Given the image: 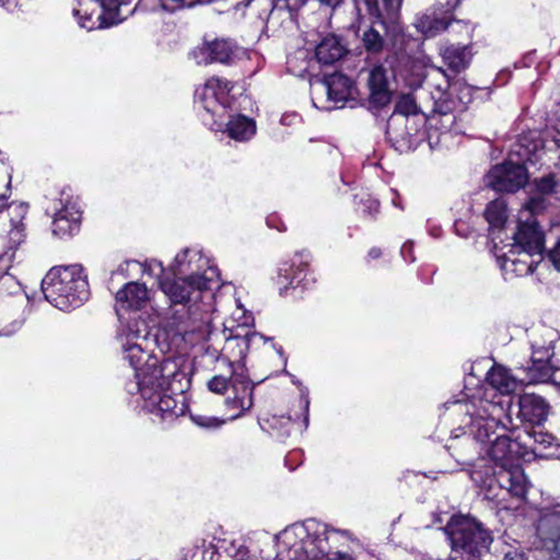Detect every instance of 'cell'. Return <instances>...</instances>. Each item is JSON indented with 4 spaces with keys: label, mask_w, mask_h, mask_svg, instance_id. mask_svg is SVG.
<instances>
[{
    "label": "cell",
    "mask_w": 560,
    "mask_h": 560,
    "mask_svg": "<svg viewBox=\"0 0 560 560\" xmlns=\"http://www.w3.org/2000/svg\"><path fill=\"white\" fill-rule=\"evenodd\" d=\"M212 271L211 261L202 249L188 247L182 251L176 262V279L172 282L176 286H171L176 301L184 304L190 298L192 290L204 292L209 289Z\"/></svg>",
    "instance_id": "277c9868"
},
{
    "label": "cell",
    "mask_w": 560,
    "mask_h": 560,
    "mask_svg": "<svg viewBox=\"0 0 560 560\" xmlns=\"http://www.w3.org/2000/svg\"><path fill=\"white\" fill-rule=\"evenodd\" d=\"M484 218L493 229H504L509 220L508 202L502 197L489 202L485 208Z\"/></svg>",
    "instance_id": "9a60e30c"
},
{
    "label": "cell",
    "mask_w": 560,
    "mask_h": 560,
    "mask_svg": "<svg viewBox=\"0 0 560 560\" xmlns=\"http://www.w3.org/2000/svg\"><path fill=\"white\" fill-rule=\"evenodd\" d=\"M553 367L545 361H538L528 370V377L530 382H545L553 375Z\"/></svg>",
    "instance_id": "ffe728a7"
},
{
    "label": "cell",
    "mask_w": 560,
    "mask_h": 560,
    "mask_svg": "<svg viewBox=\"0 0 560 560\" xmlns=\"http://www.w3.org/2000/svg\"><path fill=\"white\" fill-rule=\"evenodd\" d=\"M549 404L536 394H524L520 398V416L528 424H540L547 419Z\"/></svg>",
    "instance_id": "30bf717a"
},
{
    "label": "cell",
    "mask_w": 560,
    "mask_h": 560,
    "mask_svg": "<svg viewBox=\"0 0 560 560\" xmlns=\"http://www.w3.org/2000/svg\"><path fill=\"white\" fill-rule=\"evenodd\" d=\"M326 84L328 86V96L334 102H341L349 99L353 90V82L349 77L336 72L326 77Z\"/></svg>",
    "instance_id": "2e32d148"
},
{
    "label": "cell",
    "mask_w": 560,
    "mask_h": 560,
    "mask_svg": "<svg viewBox=\"0 0 560 560\" xmlns=\"http://www.w3.org/2000/svg\"><path fill=\"white\" fill-rule=\"evenodd\" d=\"M137 1H78L74 4L77 22L86 30L113 27L133 15Z\"/></svg>",
    "instance_id": "52a82bcc"
},
{
    "label": "cell",
    "mask_w": 560,
    "mask_h": 560,
    "mask_svg": "<svg viewBox=\"0 0 560 560\" xmlns=\"http://www.w3.org/2000/svg\"><path fill=\"white\" fill-rule=\"evenodd\" d=\"M363 43L369 52L380 53L383 50V39L375 29H370L363 34Z\"/></svg>",
    "instance_id": "44dd1931"
},
{
    "label": "cell",
    "mask_w": 560,
    "mask_h": 560,
    "mask_svg": "<svg viewBox=\"0 0 560 560\" xmlns=\"http://www.w3.org/2000/svg\"><path fill=\"white\" fill-rule=\"evenodd\" d=\"M528 481L520 465L510 469V491L516 496L526 498L528 494Z\"/></svg>",
    "instance_id": "d6986e66"
},
{
    "label": "cell",
    "mask_w": 560,
    "mask_h": 560,
    "mask_svg": "<svg viewBox=\"0 0 560 560\" xmlns=\"http://www.w3.org/2000/svg\"><path fill=\"white\" fill-rule=\"evenodd\" d=\"M487 382L496 389L502 395L512 394L516 391V379L511 375L508 369L504 368V365L494 363L489 370L486 378Z\"/></svg>",
    "instance_id": "5bb4252c"
},
{
    "label": "cell",
    "mask_w": 560,
    "mask_h": 560,
    "mask_svg": "<svg viewBox=\"0 0 560 560\" xmlns=\"http://www.w3.org/2000/svg\"><path fill=\"white\" fill-rule=\"evenodd\" d=\"M331 560H353V558H351V556L339 555Z\"/></svg>",
    "instance_id": "d4e9b609"
},
{
    "label": "cell",
    "mask_w": 560,
    "mask_h": 560,
    "mask_svg": "<svg viewBox=\"0 0 560 560\" xmlns=\"http://www.w3.org/2000/svg\"><path fill=\"white\" fill-rule=\"evenodd\" d=\"M448 25H449V18L447 15H440L436 11L432 13H424V17L417 18L418 30L422 34H436L440 31H443Z\"/></svg>",
    "instance_id": "e0dca14e"
},
{
    "label": "cell",
    "mask_w": 560,
    "mask_h": 560,
    "mask_svg": "<svg viewBox=\"0 0 560 560\" xmlns=\"http://www.w3.org/2000/svg\"><path fill=\"white\" fill-rule=\"evenodd\" d=\"M45 298L65 313L88 302L91 294L86 268L82 265H63L51 269L43 282Z\"/></svg>",
    "instance_id": "3957f363"
},
{
    "label": "cell",
    "mask_w": 560,
    "mask_h": 560,
    "mask_svg": "<svg viewBox=\"0 0 560 560\" xmlns=\"http://www.w3.org/2000/svg\"><path fill=\"white\" fill-rule=\"evenodd\" d=\"M370 96L369 101L375 109H384L392 99V92L389 86L388 78L382 66H377L371 72L369 79Z\"/></svg>",
    "instance_id": "8fae6325"
},
{
    "label": "cell",
    "mask_w": 560,
    "mask_h": 560,
    "mask_svg": "<svg viewBox=\"0 0 560 560\" xmlns=\"http://www.w3.org/2000/svg\"><path fill=\"white\" fill-rule=\"evenodd\" d=\"M557 185V178H556V176H553V174H550V176H544V178L536 181L535 190L536 193H538L540 195H542L544 197V196L553 194V193L555 192Z\"/></svg>",
    "instance_id": "7402d4cb"
},
{
    "label": "cell",
    "mask_w": 560,
    "mask_h": 560,
    "mask_svg": "<svg viewBox=\"0 0 560 560\" xmlns=\"http://www.w3.org/2000/svg\"><path fill=\"white\" fill-rule=\"evenodd\" d=\"M442 58L444 63L455 70V72H461L464 70L467 62V47L462 46H448L443 48L441 53Z\"/></svg>",
    "instance_id": "ac0fdd59"
},
{
    "label": "cell",
    "mask_w": 560,
    "mask_h": 560,
    "mask_svg": "<svg viewBox=\"0 0 560 560\" xmlns=\"http://www.w3.org/2000/svg\"><path fill=\"white\" fill-rule=\"evenodd\" d=\"M251 102L245 88L221 77L204 80L194 92L198 119L219 141L227 143H249L256 136Z\"/></svg>",
    "instance_id": "6da1fadb"
},
{
    "label": "cell",
    "mask_w": 560,
    "mask_h": 560,
    "mask_svg": "<svg viewBox=\"0 0 560 560\" xmlns=\"http://www.w3.org/2000/svg\"><path fill=\"white\" fill-rule=\"evenodd\" d=\"M84 204L82 195L70 185L57 190L47 207L51 229L55 237L70 240L76 237L84 220Z\"/></svg>",
    "instance_id": "5b68a950"
},
{
    "label": "cell",
    "mask_w": 560,
    "mask_h": 560,
    "mask_svg": "<svg viewBox=\"0 0 560 560\" xmlns=\"http://www.w3.org/2000/svg\"><path fill=\"white\" fill-rule=\"evenodd\" d=\"M524 207H526V211L530 212V215H540V212H543V210L545 209V200H544V197H542V196L530 198V200L526 202Z\"/></svg>",
    "instance_id": "603a6c76"
},
{
    "label": "cell",
    "mask_w": 560,
    "mask_h": 560,
    "mask_svg": "<svg viewBox=\"0 0 560 560\" xmlns=\"http://www.w3.org/2000/svg\"><path fill=\"white\" fill-rule=\"evenodd\" d=\"M486 182L495 192L516 194L528 185L530 174L526 167L512 161H504L489 170Z\"/></svg>",
    "instance_id": "ba28073f"
},
{
    "label": "cell",
    "mask_w": 560,
    "mask_h": 560,
    "mask_svg": "<svg viewBox=\"0 0 560 560\" xmlns=\"http://www.w3.org/2000/svg\"><path fill=\"white\" fill-rule=\"evenodd\" d=\"M550 261L557 271H560V241L549 252Z\"/></svg>",
    "instance_id": "cb8c5ba5"
},
{
    "label": "cell",
    "mask_w": 560,
    "mask_h": 560,
    "mask_svg": "<svg viewBox=\"0 0 560 560\" xmlns=\"http://www.w3.org/2000/svg\"><path fill=\"white\" fill-rule=\"evenodd\" d=\"M514 243L530 255L543 254L545 249V233L536 221H522L516 227Z\"/></svg>",
    "instance_id": "9c48e42d"
},
{
    "label": "cell",
    "mask_w": 560,
    "mask_h": 560,
    "mask_svg": "<svg viewBox=\"0 0 560 560\" xmlns=\"http://www.w3.org/2000/svg\"><path fill=\"white\" fill-rule=\"evenodd\" d=\"M349 51L341 44L339 37L334 34L324 37L323 41L316 47L315 55L318 62L322 64H334L339 62Z\"/></svg>",
    "instance_id": "4fadbf2b"
},
{
    "label": "cell",
    "mask_w": 560,
    "mask_h": 560,
    "mask_svg": "<svg viewBox=\"0 0 560 560\" xmlns=\"http://www.w3.org/2000/svg\"><path fill=\"white\" fill-rule=\"evenodd\" d=\"M117 301L131 311H139L149 301L148 288L138 282L127 285L117 294Z\"/></svg>",
    "instance_id": "7c38bea8"
},
{
    "label": "cell",
    "mask_w": 560,
    "mask_h": 560,
    "mask_svg": "<svg viewBox=\"0 0 560 560\" xmlns=\"http://www.w3.org/2000/svg\"><path fill=\"white\" fill-rule=\"evenodd\" d=\"M272 280L282 298L304 301L315 292L320 282L318 263L308 249H296L279 259Z\"/></svg>",
    "instance_id": "7a4b0ae2"
},
{
    "label": "cell",
    "mask_w": 560,
    "mask_h": 560,
    "mask_svg": "<svg viewBox=\"0 0 560 560\" xmlns=\"http://www.w3.org/2000/svg\"><path fill=\"white\" fill-rule=\"evenodd\" d=\"M445 533L455 549L474 557L486 555L490 550L494 535L474 516L457 514L445 526Z\"/></svg>",
    "instance_id": "8992f818"
}]
</instances>
